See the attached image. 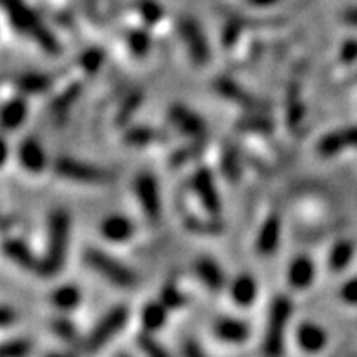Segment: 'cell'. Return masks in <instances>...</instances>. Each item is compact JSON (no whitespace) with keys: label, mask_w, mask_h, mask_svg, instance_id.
I'll return each mask as SVG.
<instances>
[{"label":"cell","mask_w":357,"mask_h":357,"mask_svg":"<svg viewBox=\"0 0 357 357\" xmlns=\"http://www.w3.org/2000/svg\"><path fill=\"white\" fill-rule=\"evenodd\" d=\"M68 237H70V215L64 210H56L47 221V248L38 266L40 275L53 278L61 272L66 261Z\"/></svg>","instance_id":"1"},{"label":"cell","mask_w":357,"mask_h":357,"mask_svg":"<svg viewBox=\"0 0 357 357\" xmlns=\"http://www.w3.org/2000/svg\"><path fill=\"white\" fill-rule=\"evenodd\" d=\"M291 315V303L288 297L279 296L272 301L270 312H268L266 334H264L263 350L268 356H279L282 354L284 344V328Z\"/></svg>","instance_id":"2"},{"label":"cell","mask_w":357,"mask_h":357,"mask_svg":"<svg viewBox=\"0 0 357 357\" xmlns=\"http://www.w3.org/2000/svg\"><path fill=\"white\" fill-rule=\"evenodd\" d=\"M84 261L93 268L95 272L102 275L104 279H108L112 284L119 288H132L135 287L137 275L133 273V270H130L128 266H124L123 263H119L117 259L109 257L106 252L97 248L86 250Z\"/></svg>","instance_id":"3"},{"label":"cell","mask_w":357,"mask_h":357,"mask_svg":"<svg viewBox=\"0 0 357 357\" xmlns=\"http://www.w3.org/2000/svg\"><path fill=\"white\" fill-rule=\"evenodd\" d=\"M55 172L61 177L82 184H106L112 181V174H109L108 169L88 165V162H82V160L71 159V157L56 159Z\"/></svg>","instance_id":"4"},{"label":"cell","mask_w":357,"mask_h":357,"mask_svg":"<svg viewBox=\"0 0 357 357\" xmlns=\"http://www.w3.org/2000/svg\"><path fill=\"white\" fill-rule=\"evenodd\" d=\"M128 321V308L126 306H115L108 314L104 315L102 319L97 323L91 334L86 339V350L89 352H97L104 344L109 343V339L115 337V335L124 328V324Z\"/></svg>","instance_id":"5"},{"label":"cell","mask_w":357,"mask_h":357,"mask_svg":"<svg viewBox=\"0 0 357 357\" xmlns=\"http://www.w3.org/2000/svg\"><path fill=\"white\" fill-rule=\"evenodd\" d=\"M178 33L183 43L186 44V50H188L192 61L197 64V66H204L210 61V46H208L206 35L202 33L201 26L190 17H183L181 22H178Z\"/></svg>","instance_id":"6"},{"label":"cell","mask_w":357,"mask_h":357,"mask_svg":"<svg viewBox=\"0 0 357 357\" xmlns=\"http://www.w3.org/2000/svg\"><path fill=\"white\" fill-rule=\"evenodd\" d=\"M192 190L201 201L202 208L206 210L210 217L221 215V199L217 193L215 183H213V175L208 168H199L192 175Z\"/></svg>","instance_id":"7"},{"label":"cell","mask_w":357,"mask_h":357,"mask_svg":"<svg viewBox=\"0 0 357 357\" xmlns=\"http://www.w3.org/2000/svg\"><path fill=\"white\" fill-rule=\"evenodd\" d=\"M135 195L141 204L144 215L150 221H159L160 217V195L155 177L151 174H141L135 178Z\"/></svg>","instance_id":"8"},{"label":"cell","mask_w":357,"mask_h":357,"mask_svg":"<svg viewBox=\"0 0 357 357\" xmlns=\"http://www.w3.org/2000/svg\"><path fill=\"white\" fill-rule=\"evenodd\" d=\"M344 148H357V126L343 128V130L328 133L317 142V153L321 157H334L341 153Z\"/></svg>","instance_id":"9"},{"label":"cell","mask_w":357,"mask_h":357,"mask_svg":"<svg viewBox=\"0 0 357 357\" xmlns=\"http://www.w3.org/2000/svg\"><path fill=\"white\" fill-rule=\"evenodd\" d=\"M213 88H215V91L221 95V97H225V99L231 100V102L235 104H239V106H243V108L246 109L264 108V102H261L257 97L248 93L243 86H239L237 82H234V80L230 79H217Z\"/></svg>","instance_id":"10"},{"label":"cell","mask_w":357,"mask_h":357,"mask_svg":"<svg viewBox=\"0 0 357 357\" xmlns=\"http://www.w3.org/2000/svg\"><path fill=\"white\" fill-rule=\"evenodd\" d=\"M19 160L24 169L29 172V174H40V172L46 169V151L40 146V142L33 137L22 141V144L19 146Z\"/></svg>","instance_id":"11"},{"label":"cell","mask_w":357,"mask_h":357,"mask_svg":"<svg viewBox=\"0 0 357 357\" xmlns=\"http://www.w3.org/2000/svg\"><path fill=\"white\" fill-rule=\"evenodd\" d=\"M169 121L174 123V126L178 128V132L188 137H195V139H202L204 133V123L199 117L197 113L190 112L184 106H172L169 108Z\"/></svg>","instance_id":"12"},{"label":"cell","mask_w":357,"mask_h":357,"mask_svg":"<svg viewBox=\"0 0 357 357\" xmlns=\"http://www.w3.org/2000/svg\"><path fill=\"white\" fill-rule=\"evenodd\" d=\"M213 334L225 343L241 344L250 337V326L245 321L235 319V317H222L213 324Z\"/></svg>","instance_id":"13"},{"label":"cell","mask_w":357,"mask_h":357,"mask_svg":"<svg viewBox=\"0 0 357 357\" xmlns=\"http://www.w3.org/2000/svg\"><path fill=\"white\" fill-rule=\"evenodd\" d=\"M133 222L124 215H108L100 222V235L109 243H126L133 235Z\"/></svg>","instance_id":"14"},{"label":"cell","mask_w":357,"mask_h":357,"mask_svg":"<svg viewBox=\"0 0 357 357\" xmlns=\"http://www.w3.org/2000/svg\"><path fill=\"white\" fill-rule=\"evenodd\" d=\"M315 266L314 261L306 255H299L288 266V282L296 290H306L314 282Z\"/></svg>","instance_id":"15"},{"label":"cell","mask_w":357,"mask_h":357,"mask_svg":"<svg viewBox=\"0 0 357 357\" xmlns=\"http://www.w3.org/2000/svg\"><path fill=\"white\" fill-rule=\"evenodd\" d=\"M279 239H281V219L278 215L266 217L255 241L257 252L263 255L273 254L279 246Z\"/></svg>","instance_id":"16"},{"label":"cell","mask_w":357,"mask_h":357,"mask_svg":"<svg viewBox=\"0 0 357 357\" xmlns=\"http://www.w3.org/2000/svg\"><path fill=\"white\" fill-rule=\"evenodd\" d=\"M297 343L305 352H321L326 347V332L315 323H301L297 326Z\"/></svg>","instance_id":"17"},{"label":"cell","mask_w":357,"mask_h":357,"mask_svg":"<svg viewBox=\"0 0 357 357\" xmlns=\"http://www.w3.org/2000/svg\"><path fill=\"white\" fill-rule=\"evenodd\" d=\"M4 254L13 261L15 264L26 268L29 272H38L40 261L33 255L29 246L20 239H6L4 241Z\"/></svg>","instance_id":"18"},{"label":"cell","mask_w":357,"mask_h":357,"mask_svg":"<svg viewBox=\"0 0 357 357\" xmlns=\"http://www.w3.org/2000/svg\"><path fill=\"white\" fill-rule=\"evenodd\" d=\"M195 273L201 282L212 291H221L225 288V273L221 266L210 257H201L195 263Z\"/></svg>","instance_id":"19"},{"label":"cell","mask_w":357,"mask_h":357,"mask_svg":"<svg viewBox=\"0 0 357 357\" xmlns=\"http://www.w3.org/2000/svg\"><path fill=\"white\" fill-rule=\"evenodd\" d=\"M230 297L237 306H252L257 297V282L252 275L243 273L230 284Z\"/></svg>","instance_id":"20"},{"label":"cell","mask_w":357,"mask_h":357,"mask_svg":"<svg viewBox=\"0 0 357 357\" xmlns=\"http://www.w3.org/2000/svg\"><path fill=\"white\" fill-rule=\"evenodd\" d=\"M50 303L55 306L56 310L71 312L80 305V290L75 284H62L56 287L50 296Z\"/></svg>","instance_id":"21"},{"label":"cell","mask_w":357,"mask_h":357,"mask_svg":"<svg viewBox=\"0 0 357 357\" xmlns=\"http://www.w3.org/2000/svg\"><path fill=\"white\" fill-rule=\"evenodd\" d=\"M26 117H28V104L24 99L8 100L4 104V108H2V126L8 132L22 126Z\"/></svg>","instance_id":"22"},{"label":"cell","mask_w":357,"mask_h":357,"mask_svg":"<svg viewBox=\"0 0 357 357\" xmlns=\"http://www.w3.org/2000/svg\"><path fill=\"white\" fill-rule=\"evenodd\" d=\"M354 252H356V246H354L352 241H348V239L337 241V243L332 246V250H330V255H328L330 270L335 273L343 272L344 268L352 263Z\"/></svg>","instance_id":"23"},{"label":"cell","mask_w":357,"mask_h":357,"mask_svg":"<svg viewBox=\"0 0 357 357\" xmlns=\"http://www.w3.org/2000/svg\"><path fill=\"white\" fill-rule=\"evenodd\" d=\"M166 319H168V306L162 301L148 303L141 312V323L148 332H155V330L162 328L166 324Z\"/></svg>","instance_id":"24"},{"label":"cell","mask_w":357,"mask_h":357,"mask_svg":"<svg viewBox=\"0 0 357 357\" xmlns=\"http://www.w3.org/2000/svg\"><path fill=\"white\" fill-rule=\"evenodd\" d=\"M15 84L17 88L26 95H37V93H44L47 88H50V77L43 75V73H22L15 79Z\"/></svg>","instance_id":"25"},{"label":"cell","mask_w":357,"mask_h":357,"mask_svg":"<svg viewBox=\"0 0 357 357\" xmlns=\"http://www.w3.org/2000/svg\"><path fill=\"white\" fill-rule=\"evenodd\" d=\"M155 141H159V133L146 126H132L124 133V142L128 146H135V148H142V146H148Z\"/></svg>","instance_id":"26"},{"label":"cell","mask_w":357,"mask_h":357,"mask_svg":"<svg viewBox=\"0 0 357 357\" xmlns=\"http://www.w3.org/2000/svg\"><path fill=\"white\" fill-rule=\"evenodd\" d=\"M141 102H142L141 91H132V93L128 95L126 99L121 102V106H119L117 109V115H115V123H117V126H126V124L132 121L133 115L137 113Z\"/></svg>","instance_id":"27"},{"label":"cell","mask_w":357,"mask_h":357,"mask_svg":"<svg viewBox=\"0 0 357 357\" xmlns=\"http://www.w3.org/2000/svg\"><path fill=\"white\" fill-rule=\"evenodd\" d=\"M126 46L135 56H146L150 52L151 38L144 29H130L126 33Z\"/></svg>","instance_id":"28"},{"label":"cell","mask_w":357,"mask_h":357,"mask_svg":"<svg viewBox=\"0 0 357 357\" xmlns=\"http://www.w3.org/2000/svg\"><path fill=\"white\" fill-rule=\"evenodd\" d=\"M137 11L148 26H157L165 17V10L157 0H137Z\"/></svg>","instance_id":"29"},{"label":"cell","mask_w":357,"mask_h":357,"mask_svg":"<svg viewBox=\"0 0 357 357\" xmlns=\"http://www.w3.org/2000/svg\"><path fill=\"white\" fill-rule=\"evenodd\" d=\"M222 175H225L230 183H237L241 177V162H239V153L235 148H228V150L222 153L221 160Z\"/></svg>","instance_id":"30"},{"label":"cell","mask_w":357,"mask_h":357,"mask_svg":"<svg viewBox=\"0 0 357 357\" xmlns=\"http://www.w3.org/2000/svg\"><path fill=\"white\" fill-rule=\"evenodd\" d=\"M104 62V52L99 50V47H89L86 50L79 59V64L80 68L86 71V73H97L100 70Z\"/></svg>","instance_id":"31"},{"label":"cell","mask_w":357,"mask_h":357,"mask_svg":"<svg viewBox=\"0 0 357 357\" xmlns=\"http://www.w3.org/2000/svg\"><path fill=\"white\" fill-rule=\"evenodd\" d=\"M137 344L141 347L142 352H146L148 356H153V357H162L166 356V350L162 348V344L157 343V339L153 335L148 334V330H144L139 337H137Z\"/></svg>","instance_id":"32"},{"label":"cell","mask_w":357,"mask_h":357,"mask_svg":"<svg viewBox=\"0 0 357 357\" xmlns=\"http://www.w3.org/2000/svg\"><path fill=\"white\" fill-rule=\"evenodd\" d=\"M239 130L243 132H259V133H270L273 130L272 121L264 117H246L245 121L239 123Z\"/></svg>","instance_id":"33"},{"label":"cell","mask_w":357,"mask_h":357,"mask_svg":"<svg viewBox=\"0 0 357 357\" xmlns=\"http://www.w3.org/2000/svg\"><path fill=\"white\" fill-rule=\"evenodd\" d=\"M31 350V344L26 339H11V341H6L0 348V354L6 357H19L26 356V354Z\"/></svg>","instance_id":"34"},{"label":"cell","mask_w":357,"mask_h":357,"mask_svg":"<svg viewBox=\"0 0 357 357\" xmlns=\"http://www.w3.org/2000/svg\"><path fill=\"white\" fill-rule=\"evenodd\" d=\"M52 332L56 335V337L64 339V341H75L77 337V330L73 326L70 319L66 317H59L52 323Z\"/></svg>","instance_id":"35"},{"label":"cell","mask_w":357,"mask_h":357,"mask_svg":"<svg viewBox=\"0 0 357 357\" xmlns=\"http://www.w3.org/2000/svg\"><path fill=\"white\" fill-rule=\"evenodd\" d=\"M241 31H243V24L241 20L231 19L225 24V28H222V46L225 47H231L237 44L241 37Z\"/></svg>","instance_id":"36"},{"label":"cell","mask_w":357,"mask_h":357,"mask_svg":"<svg viewBox=\"0 0 357 357\" xmlns=\"http://www.w3.org/2000/svg\"><path fill=\"white\" fill-rule=\"evenodd\" d=\"M160 301L165 303L168 308H181V306L186 303V297L178 291L177 287H174V284H166V287L160 290Z\"/></svg>","instance_id":"37"},{"label":"cell","mask_w":357,"mask_h":357,"mask_svg":"<svg viewBox=\"0 0 357 357\" xmlns=\"http://www.w3.org/2000/svg\"><path fill=\"white\" fill-rule=\"evenodd\" d=\"M339 297L344 305L357 306V278H350L339 288Z\"/></svg>","instance_id":"38"},{"label":"cell","mask_w":357,"mask_h":357,"mask_svg":"<svg viewBox=\"0 0 357 357\" xmlns=\"http://www.w3.org/2000/svg\"><path fill=\"white\" fill-rule=\"evenodd\" d=\"M339 59L344 64H354V62H357V38H348V40H344L343 46H341V52H339Z\"/></svg>","instance_id":"39"},{"label":"cell","mask_w":357,"mask_h":357,"mask_svg":"<svg viewBox=\"0 0 357 357\" xmlns=\"http://www.w3.org/2000/svg\"><path fill=\"white\" fill-rule=\"evenodd\" d=\"M79 91H80L79 86H71V88L66 91V93H62L61 97H59V99H56L55 102H53V108H55L56 112H59V109L68 108V106H70V104L77 99V95H79Z\"/></svg>","instance_id":"40"},{"label":"cell","mask_w":357,"mask_h":357,"mask_svg":"<svg viewBox=\"0 0 357 357\" xmlns=\"http://www.w3.org/2000/svg\"><path fill=\"white\" fill-rule=\"evenodd\" d=\"M303 117H305V106L301 102L294 100L290 104V108H288V124L290 126H297L303 121Z\"/></svg>","instance_id":"41"},{"label":"cell","mask_w":357,"mask_h":357,"mask_svg":"<svg viewBox=\"0 0 357 357\" xmlns=\"http://www.w3.org/2000/svg\"><path fill=\"white\" fill-rule=\"evenodd\" d=\"M343 22L347 26H352V28H357V8H348L343 13Z\"/></svg>","instance_id":"42"},{"label":"cell","mask_w":357,"mask_h":357,"mask_svg":"<svg viewBox=\"0 0 357 357\" xmlns=\"http://www.w3.org/2000/svg\"><path fill=\"white\" fill-rule=\"evenodd\" d=\"M13 317H15L13 312H11L8 306H2V310H0V324H2L4 328L11 323V319H13Z\"/></svg>","instance_id":"43"},{"label":"cell","mask_w":357,"mask_h":357,"mask_svg":"<svg viewBox=\"0 0 357 357\" xmlns=\"http://www.w3.org/2000/svg\"><path fill=\"white\" fill-rule=\"evenodd\" d=\"M246 2L255 6V8H270V6L278 4L279 0H246Z\"/></svg>","instance_id":"44"}]
</instances>
